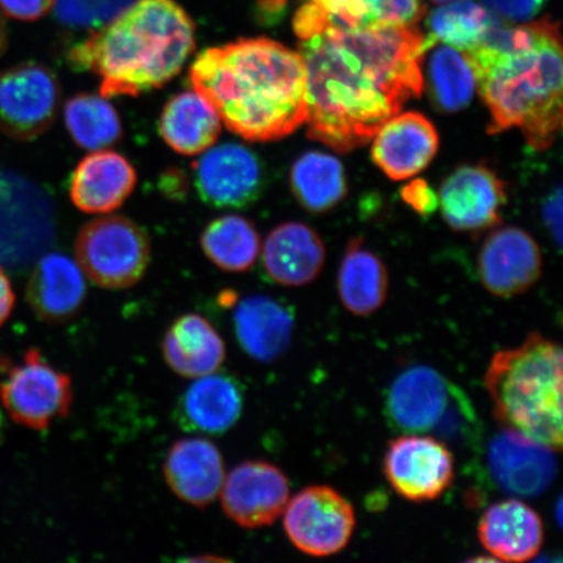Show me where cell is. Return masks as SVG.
<instances>
[{
    "label": "cell",
    "mask_w": 563,
    "mask_h": 563,
    "mask_svg": "<svg viewBox=\"0 0 563 563\" xmlns=\"http://www.w3.org/2000/svg\"><path fill=\"white\" fill-rule=\"evenodd\" d=\"M427 52L415 25L332 26L301 41L308 137L340 153L368 144L422 93Z\"/></svg>",
    "instance_id": "obj_1"
},
{
    "label": "cell",
    "mask_w": 563,
    "mask_h": 563,
    "mask_svg": "<svg viewBox=\"0 0 563 563\" xmlns=\"http://www.w3.org/2000/svg\"><path fill=\"white\" fill-rule=\"evenodd\" d=\"M188 79L222 124L252 143L290 136L307 122L305 62L277 41L241 38L208 47L197 54Z\"/></svg>",
    "instance_id": "obj_2"
},
{
    "label": "cell",
    "mask_w": 563,
    "mask_h": 563,
    "mask_svg": "<svg viewBox=\"0 0 563 563\" xmlns=\"http://www.w3.org/2000/svg\"><path fill=\"white\" fill-rule=\"evenodd\" d=\"M464 54L489 110L490 135L518 129L533 150L552 146L562 126L559 23L547 18L509 27L501 21L482 45Z\"/></svg>",
    "instance_id": "obj_3"
},
{
    "label": "cell",
    "mask_w": 563,
    "mask_h": 563,
    "mask_svg": "<svg viewBox=\"0 0 563 563\" xmlns=\"http://www.w3.org/2000/svg\"><path fill=\"white\" fill-rule=\"evenodd\" d=\"M196 47V26L175 0H136L101 30L70 47L76 70L100 77L106 98L137 97L165 87Z\"/></svg>",
    "instance_id": "obj_4"
},
{
    "label": "cell",
    "mask_w": 563,
    "mask_h": 563,
    "mask_svg": "<svg viewBox=\"0 0 563 563\" xmlns=\"http://www.w3.org/2000/svg\"><path fill=\"white\" fill-rule=\"evenodd\" d=\"M562 349L539 333L493 355L484 376L499 424L560 452Z\"/></svg>",
    "instance_id": "obj_5"
},
{
    "label": "cell",
    "mask_w": 563,
    "mask_h": 563,
    "mask_svg": "<svg viewBox=\"0 0 563 563\" xmlns=\"http://www.w3.org/2000/svg\"><path fill=\"white\" fill-rule=\"evenodd\" d=\"M73 404V379L40 350L27 349L20 362L0 356V406L18 426L46 431L67 417Z\"/></svg>",
    "instance_id": "obj_6"
},
{
    "label": "cell",
    "mask_w": 563,
    "mask_h": 563,
    "mask_svg": "<svg viewBox=\"0 0 563 563\" xmlns=\"http://www.w3.org/2000/svg\"><path fill=\"white\" fill-rule=\"evenodd\" d=\"M151 255L145 231L123 216L96 218L76 236L77 264L90 282L106 290H124L139 284Z\"/></svg>",
    "instance_id": "obj_7"
},
{
    "label": "cell",
    "mask_w": 563,
    "mask_h": 563,
    "mask_svg": "<svg viewBox=\"0 0 563 563\" xmlns=\"http://www.w3.org/2000/svg\"><path fill=\"white\" fill-rule=\"evenodd\" d=\"M62 90L53 70L26 62L0 70V132L18 141L45 135L58 118Z\"/></svg>",
    "instance_id": "obj_8"
},
{
    "label": "cell",
    "mask_w": 563,
    "mask_h": 563,
    "mask_svg": "<svg viewBox=\"0 0 563 563\" xmlns=\"http://www.w3.org/2000/svg\"><path fill=\"white\" fill-rule=\"evenodd\" d=\"M288 540L312 558L343 551L356 527L354 506L328 485H312L288 499L284 511Z\"/></svg>",
    "instance_id": "obj_9"
},
{
    "label": "cell",
    "mask_w": 563,
    "mask_h": 563,
    "mask_svg": "<svg viewBox=\"0 0 563 563\" xmlns=\"http://www.w3.org/2000/svg\"><path fill=\"white\" fill-rule=\"evenodd\" d=\"M383 468L397 495L418 504L445 495L455 477L452 450L438 439L417 433L387 443Z\"/></svg>",
    "instance_id": "obj_10"
},
{
    "label": "cell",
    "mask_w": 563,
    "mask_h": 563,
    "mask_svg": "<svg viewBox=\"0 0 563 563\" xmlns=\"http://www.w3.org/2000/svg\"><path fill=\"white\" fill-rule=\"evenodd\" d=\"M200 199L217 209H242L262 197L266 174L263 161L239 143L213 145L192 164Z\"/></svg>",
    "instance_id": "obj_11"
},
{
    "label": "cell",
    "mask_w": 563,
    "mask_h": 563,
    "mask_svg": "<svg viewBox=\"0 0 563 563\" xmlns=\"http://www.w3.org/2000/svg\"><path fill=\"white\" fill-rule=\"evenodd\" d=\"M220 496L222 509L232 522L256 530L273 525L284 514L290 484L276 464L244 461L224 477Z\"/></svg>",
    "instance_id": "obj_12"
},
{
    "label": "cell",
    "mask_w": 563,
    "mask_h": 563,
    "mask_svg": "<svg viewBox=\"0 0 563 563\" xmlns=\"http://www.w3.org/2000/svg\"><path fill=\"white\" fill-rule=\"evenodd\" d=\"M555 453L544 443L504 428L489 445L490 475L498 488L509 495L523 498L543 496L558 477Z\"/></svg>",
    "instance_id": "obj_13"
},
{
    "label": "cell",
    "mask_w": 563,
    "mask_h": 563,
    "mask_svg": "<svg viewBox=\"0 0 563 563\" xmlns=\"http://www.w3.org/2000/svg\"><path fill=\"white\" fill-rule=\"evenodd\" d=\"M439 201L450 228L478 232L501 222L508 195L505 183L492 168L467 165L456 168L442 183Z\"/></svg>",
    "instance_id": "obj_14"
},
{
    "label": "cell",
    "mask_w": 563,
    "mask_h": 563,
    "mask_svg": "<svg viewBox=\"0 0 563 563\" xmlns=\"http://www.w3.org/2000/svg\"><path fill=\"white\" fill-rule=\"evenodd\" d=\"M477 271L487 291L498 298H514L537 285L543 273V256L525 230L498 229L483 243Z\"/></svg>",
    "instance_id": "obj_15"
},
{
    "label": "cell",
    "mask_w": 563,
    "mask_h": 563,
    "mask_svg": "<svg viewBox=\"0 0 563 563\" xmlns=\"http://www.w3.org/2000/svg\"><path fill=\"white\" fill-rule=\"evenodd\" d=\"M452 396L441 373L417 365L400 373L387 390V420L407 434L431 431L445 420Z\"/></svg>",
    "instance_id": "obj_16"
},
{
    "label": "cell",
    "mask_w": 563,
    "mask_h": 563,
    "mask_svg": "<svg viewBox=\"0 0 563 563\" xmlns=\"http://www.w3.org/2000/svg\"><path fill=\"white\" fill-rule=\"evenodd\" d=\"M434 125L420 112L389 119L375 135L372 159L391 180L410 179L426 170L439 152Z\"/></svg>",
    "instance_id": "obj_17"
},
{
    "label": "cell",
    "mask_w": 563,
    "mask_h": 563,
    "mask_svg": "<svg viewBox=\"0 0 563 563\" xmlns=\"http://www.w3.org/2000/svg\"><path fill=\"white\" fill-rule=\"evenodd\" d=\"M168 488L180 501L207 508L220 496L227 471L221 450L213 442L183 439L173 443L164 463Z\"/></svg>",
    "instance_id": "obj_18"
},
{
    "label": "cell",
    "mask_w": 563,
    "mask_h": 563,
    "mask_svg": "<svg viewBox=\"0 0 563 563\" xmlns=\"http://www.w3.org/2000/svg\"><path fill=\"white\" fill-rule=\"evenodd\" d=\"M137 183L135 166L123 154L90 152L76 166L69 196L77 209L88 214H109L123 206Z\"/></svg>",
    "instance_id": "obj_19"
},
{
    "label": "cell",
    "mask_w": 563,
    "mask_h": 563,
    "mask_svg": "<svg viewBox=\"0 0 563 563\" xmlns=\"http://www.w3.org/2000/svg\"><path fill=\"white\" fill-rule=\"evenodd\" d=\"M86 298V274L76 260L54 252L35 264L26 286V300L41 321L59 325L73 320Z\"/></svg>",
    "instance_id": "obj_20"
},
{
    "label": "cell",
    "mask_w": 563,
    "mask_h": 563,
    "mask_svg": "<svg viewBox=\"0 0 563 563\" xmlns=\"http://www.w3.org/2000/svg\"><path fill=\"white\" fill-rule=\"evenodd\" d=\"M544 537L539 514L517 498L490 505L477 525L478 541L497 561L533 560L543 547Z\"/></svg>",
    "instance_id": "obj_21"
},
{
    "label": "cell",
    "mask_w": 563,
    "mask_h": 563,
    "mask_svg": "<svg viewBox=\"0 0 563 563\" xmlns=\"http://www.w3.org/2000/svg\"><path fill=\"white\" fill-rule=\"evenodd\" d=\"M263 262L266 273L277 284L306 286L319 277L325 264V245L307 224L282 223L266 238Z\"/></svg>",
    "instance_id": "obj_22"
},
{
    "label": "cell",
    "mask_w": 563,
    "mask_h": 563,
    "mask_svg": "<svg viewBox=\"0 0 563 563\" xmlns=\"http://www.w3.org/2000/svg\"><path fill=\"white\" fill-rule=\"evenodd\" d=\"M162 355L176 375L195 379L220 371L227 361V343L207 317L186 313L167 329Z\"/></svg>",
    "instance_id": "obj_23"
},
{
    "label": "cell",
    "mask_w": 563,
    "mask_h": 563,
    "mask_svg": "<svg viewBox=\"0 0 563 563\" xmlns=\"http://www.w3.org/2000/svg\"><path fill=\"white\" fill-rule=\"evenodd\" d=\"M244 397L234 377L211 373L195 378L178 404L179 424L191 432L222 434L242 417Z\"/></svg>",
    "instance_id": "obj_24"
},
{
    "label": "cell",
    "mask_w": 563,
    "mask_h": 563,
    "mask_svg": "<svg viewBox=\"0 0 563 563\" xmlns=\"http://www.w3.org/2000/svg\"><path fill=\"white\" fill-rule=\"evenodd\" d=\"M235 302L234 328L241 347L257 362L278 361L292 342L290 311L263 294L250 295Z\"/></svg>",
    "instance_id": "obj_25"
},
{
    "label": "cell",
    "mask_w": 563,
    "mask_h": 563,
    "mask_svg": "<svg viewBox=\"0 0 563 563\" xmlns=\"http://www.w3.org/2000/svg\"><path fill=\"white\" fill-rule=\"evenodd\" d=\"M158 130L174 152L194 157L217 143L222 121L214 106L192 89L181 91L167 101L161 112Z\"/></svg>",
    "instance_id": "obj_26"
},
{
    "label": "cell",
    "mask_w": 563,
    "mask_h": 563,
    "mask_svg": "<svg viewBox=\"0 0 563 563\" xmlns=\"http://www.w3.org/2000/svg\"><path fill=\"white\" fill-rule=\"evenodd\" d=\"M389 290L386 266L364 245L352 239L338 273V294L352 314L367 317L384 306Z\"/></svg>",
    "instance_id": "obj_27"
},
{
    "label": "cell",
    "mask_w": 563,
    "mask_h": 563,
    "mask_svg": "<svg viewBox=\"0 0 563 563\" xmlns=\"http://www.w3.org/2000/svg\"><path fill=\"white\" fill-rule=\"evenodd\" d=\"M428 19L427 51L438 42L467 53L482 45L501 20L476 0H450Z\"/></svg>",
    "instance_id": "obj_28"
},
{
    "label": "cell",
    "mask_w": 563,
    "mask_h": 563,
    "mask_svg": "<svg viewBox=\"0 0 563 563\" xmlns=\"http://www.w3.org/2000/svg\"><path fill=\"white\" fill-rule=\"evenodd\" d=\"M291 189L302 208L323 213L347 194V180L340 159L322 152H307L294 162Z\"/></svg>",
    "instance_id": "obj_29"
},
{
    "label": "cell",
    "mask_w": 563,
    "mask_h": 563,
    "mask_svg": "<svg viewBox=\"0 0 563 563\" xmlns=\"http://www.w3.org/2000/svg\"><path fill=\"white\" fill-rule=\"evenodd\" d=\"M200 243L210 262L228 273L250 271L262 252V239L255 224L236 214L211 221L203 229Z\"/></svg>",
    "instance_id": "obj_30"
},
{
    "label": "cell",
    "mask_w": 563,
    "mask_h": 563,
    "mask_svg": "<svg viewBox=\"0 0 563 563\" xmlns=\"http://www.w3.org/2000/svg\"><path fill=\"white\" fill-rule=\"evenodd\" d=\"M66 129L74 143L84 151L109 150L123 137V123L109 98L79 93L65 104Z\"/></svg>",
    "instance_id": "obj_31"
},
{
    "label": "cell",
    "mask_w": 563,
    "mask_h": 563,
    "mask_svg": "<svg viewBox=\"0 0 563 563\" xmlns=\"http://www.w3.org/2000/svg\"><path fill=\"white\" fill-rule=\"evenodd\" d=\"M428 88L441 111L452 114L467 108L476 90L468 56L449 45L435 47L429 58Z\"/></svg>",
    "instance_id": "obj_32"
},
{
    "label": "cell",
    "mask_w": 563,
    "mask_h": 563,
    "mask_svg": "<svg viewBox=\"0 0 563 563\" xmlns=\"http://www.w3.org/2000/svg\"><path fill=\"white\" fill-rule=\"evenodd\" d=\"M136 0H54L56 19L63 25L95 32L111 23Z\"/></svg>",
    "instance_id": "obj_33"
},
{
    "label": "cell",
    "mask_w": 563,
    "mask_h": 563,
    "mask_svg": "<svg viewBox=\"0 0 563 563\" xmlns=\"http://www.w3.org/2000/svg\"><path fill=\"white\" fill-rule=\"evenodd\" d=\"M369 25H415L424 15L421 0H363Z\"/></svg>",
    "instance_id": "obj_34"
},
{
    "label": "cell",
    "mask_w": 563,
    "mask_h": 563,
    "mask_svg": "<svg viewBox=\"0 0 563 563\" xmlns=\"http://www.w3.org/2000/svg\"><path fill=\"white\" fill-rule=\"evenodd\" d=\"M325 13L330 27H361L369 25L367 7L363 0H309Z\"/></svg>",
    "instance_id": "obj_35"
},
{
    "label": "cell",
    "mask_w": 563,
    "mask_h": 563,
    "mask_svg": "<svg viewBox=\"0 0 563 563\" xmlns=\"http://www.w3.org/2000/svg\"><path fill=\"white\" fill-rule=\"evenodd\" d=\"M485 9L501 21H528L543 10L548 0H482Z\"/></svg>",
    "instance_id": "obj_36"
},
{
    "label": "cell",
    "mask_w": 563,
    "mask_h": 563,
    "mask_svg": "<svg viewBox=\"0 0 563 563\" xmlns=\"http://www.w3.org/2000/svg\"><path fill=\"white\" fill-rule=\"evenodd\" d=\"M408 207L421 217H431L439 208V196L426 180L415 179L400 191Z\"/></svg>",
    "instance_id": "obj_37"
},
{
    "label": "cell",
    "mask_w": 563,
    "mask_h": 563,
    "mask_svg": "<svg viewBox=\"0 0 563 563\" xmlns=\"http://www.w3.org/2000/svg\"><path fill=\"white\" fill-rule=\"evenodd\" d=\"M54 0H0L7 16L19 21H35L53 9Z\"/></svg>",
    "instance_id": "obj_38"
},
{
    "label": "cell",
    "mask_w": 563,
    "mask_h": 563,
    "mask_svg": "<svg viewBox=\"0 0 563 563\" xmlns=\"http://www.w3.org/2000/svg\"><path fill=\"white\" fill-rule=\"evenodd\" d=\"M543 220L555 244L562 243V188H555L543 203Z\"/></svg>",
    "instance_id": "obj_39"
},
{
    "label": "cell",
    "mask_w": 563,
    "mask_h": 563,
    "mask_svg": "<svg viewBox=\"0 0 563 563\" xmlns=\"http://www.w3.org/2000/svg\"><path fill=\"white\" fill-rule=\"evenodd\" d=\"M16 305V294L13 290L12 282L3 267L0 266V328L9 321L13 308Z\"/></svg>",
    "instance_id": "obj_40"
},
{
    "label": "cell",
    "mask_w": 563,
    "mask_h": 563,
    "mask_svg": "<svg viewBox=\"0 0 563 563\" xmlns=\"http://www.w3.org/2000/svg\"><path fill=\"white\" fill-rule=\"evenodd\" d=\"M7 44H9V41H7L4 19L2 16V13H0V56L4 54Z\"/></svg>",
    "instance_id": "obj_41"
},
{
    "label": "cell",
    "mask_w": 563,
    "mask_h": 563,
    "mask_svg": "<svg viewBox=\"0 0 563 563\" xmlns=\"http://www.w3.org/2000/svg\"><path fill=\"white\" fill-rule=\"evenodd\" d=\"M3 428H4V412H3L2 408H0V435H2V433H3Z\"/></svg>",
    "instance_id": "obj_42"
},
{
    "label": "cell",
    "mask_w": 563,
    "mask_h": 563,
    "mask_svg": "<svg viewBox=\"0 0 563 563\" xmlns=\"http://www.w3.org/2000/svg\"><path fill=\"white\" fill-rule=\"evenodd\" d=\"M432 2H435V3H446V2H450V0H432Z\"/></svg>",
    "instance_id": "obj_43"
}]
</instances>
